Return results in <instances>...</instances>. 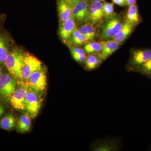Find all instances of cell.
Segmentation results:
<instances>
[{
    "instance_id": "obj_1",
    "label": "cell",
    "mask_w": 151,
    "mask_h": 151,
    "mask_svg": "<svg viewBox=\"0 0 151 151\" xmlns=\"http://www.w3.org/2000/svg\"><path fill=\"white\" fill-rule=\"evenodd\" d=\"M24 52L22 48L14 45L10 50L5 62L6 70L19 83L22 82V69Z\"/></svg>"
},
{
    "instance_id": "obj_2",
    "label": "cell",
    "mask_w": 151,
    "mask_h": 151,
    "mask_svg": "<svg viewBox=\"0 0 151 151\" xmlns=\"http://www.w3.org/2000/svg\"><path fill=\"white\" fill-rule=\"evenodd\" d=\"M124 21L122 14H117L106 19L100 25V36L103 41L113 40L122 27Z\"/></svg>"
},
{
    "instance_id": "obj_3",
    "label": "cell",
    "mask_w": 151,
    "mask_h": 151,
    "mask_svg": "<svg viewBox=\"0 0 151 151\" xmlns=\"http://www.w3.org/2000/svg\"><path fill=\"white\" fill-rule=\"evenodd\" d=\"M42 95L28 86L25 98L24 112L31 118H35L39 113L43 102Z\"/></svg>"
},
{
    "instance_id": "obj_4",
    "label": "cell",
    "mask_w": 151,
    "mask_h": 151,
    "mask_svg": "<svg viewBox=\"0 0 151 151\" xmlns=\"http://www.w3.org/2000/svg\"><path fill=\"white\" fill-rule=\"evenodd\" d=\"M43 67L40 60L33 55L25 52L22 69V82L26 84L34 72Z\"/></svg>"
},
{
    "instance_id": "obj_5",
    "label": "cell",
    "mask_w": 151,
    "mask_h": 151,
    "mask_svg": "<svg viewBox=\"0 0 151 151\" xmlns=\"http://www.w3.org/2000/svg\"><path fill=\"white\" fill-rule=\"evenodd\" d=\"M28 87L43 94L47 86L46 71L43 67L31 74L25 84Z\"/></svg>"
},
{
    "instance_id": "obj_6",
    "label": "cell",
    "mask_w": 151,
    "mask_h": 151,
    "mask_svg": "<svg viewBox=\"0 0 151 151\" xmlns=\"http://www.w3.org/2000/svg\"><path fill=\"white\" fill-rule=\"evenodd\" d=\"M18 86L14 92L8 98L13 108L17 111L24 112V100L28 86L22 82H19Z\"/></svg>"
},
{
    "instance_id": "obj_7",
    "label": "cell",
    "mask_w": 151,
    "mask_h": 151,
    "mask_svg": "<svg viewBox=\"0 0 151 151\" xmlns=\"http://www.w3.org/2000/svg\"><path fill=\"white\" fill-rule=\"evenodd\" d=\"M14 42L9 33L4 29H0V64L5 65V62L10 50Z\"/></svg>"
},
{
    "instance_id": "obj_8",
    "label": "cell",
    "mask_w": 151,
    "mask_h": 151,
    "mask_svg": "<svg viewBox=\"0 0 151 151\" xmlns=\"http://www.w3.org/2000/svg\"><path fill=\"white\" fill-rule=\"evenodd\" d=\"M90 3V0H84L73 6L72 16L76 22L83 24L88 22Z\"/></svg>"
},
{
    "instance_id": "obj_9",
    "label": "cell",
    "mask_w": 151,
    "mask_h": 151,
    "mask_svg": "<svg viewBox=\"0 0 151 151\" xmlns=\"http://www.w3.org/2000/svg\"><path fill=\"white\" fill-rule=\"evenodd\" d=\"M76 28V22L73 16L68 20L60 24V37L65 44L69 45L73 32Z\"/></svg>"
},
{
    "instance_id": "obj_10",
    "label": "cell",
    "mask_w": 151,
    "mask_h": 151,
    "mask_svg": "<svg viewBox=\"0 0 151 151\" xmlns=\"http://www.w3.org/2000/svg\"><path fill=\"white\" fill-rule=\"evenodd\" d=\"M103 3L91 2L89 7L88 23L100 26L101 24L105 20L103 15Z\"/></svg>"
},
{
    "instance_id": "obj_11",
    "label": "cell",
    "mask_w": 151,
    "mask_h": 151,
    "mask_svg": "<svg viewBox=\"0 0 151 151\" xmlns=\"http://www.w3.org/2000/svg\"><path fill=\"white\" fill-rule=\"evenodd\" d=\"M57 6L60 24L64 22L72 17V5L65 0H57Z\"/></svg>"
},
{
    "instance_id": "obj_12",
    "label": "cell",
    "mask_w": 151,
    "mask_h": 151,
    "mask_svg": "<svg viewBox=\"0 0 151 151\" xmlns=\"http://www.w3.org/2000/svg\"><path fill=\"white\" fill-rule=\"evenodd\" d=\"M151 59V50H134L132 53L131 63L132 65H141Z\"/></svg>"
},
{
    "instance_id": "obj_13",
    "label": "cell",
    "mask_w": 151,
    "mask_h": 151,
    "mask_svg": "<svg viewBox=\"0 0 151 151\" xmlns=\"http://www.w3.org/2000/svg\"><path fill=\"white\" fill-rule=\"evenodd\" d=\"M102 49L100 52L103 61L105 60L110 55L119 49V44L113 40L101 42Z\"/></svg>"
},
{
    "instance_id": "obj_14",
    "label": "cell",
    "mask_w": 151,
    "mask_h": 151,
    "mask_svg": "<svg viewBox=\"0 0 151 151\" xmlns=\"http://www.w3.org/2000/svg\"><path fill=\"white\" fill-rule=\"evenodd\" d=\"M100 29L99 26L95 25L87 22L81 25L78 29L89 40L91 41L100 35Z\"/></svg>"
},
{
    "instance_id": "obj_15",
    "label": "cell",
    "mask_w": 151,
    "mask_h": 151,
    "mask_svg": "<svg viewBox=\"0 0 151 151\" xmlns=\"http://www.w3.org/2000/svg\"><path fill=\"white\" fill-rule=\"evenodd\" d=\"M30 118L29 115L26 113L19 115L17 120V132L24 134L29 132L32 127Z\"/></svg>"
},
{
    "instance_id": "obj_16",
    "label": "cell",
    "mask_w": 151,
    "mask_h": 151,
    "mask_svg": "<svg viewBox=\"0 0 151 151\" xmlns=\"http://www.w3.org/2000/svg\"><path fill=\"white\" fill-rule=\"evenodd\" d=\"M135 25H136L130 22L124 21L122 29L113 40L119 44H121L124 42L132 33Z\"/></svg>"
},
{
    "instance_id": "obj_17",
    "label": "cell",
    "mask_w": 151,
    "mask_h": 151,
    "mask_svg": "<svg viewBox=\"0 0 151 151\" xmlns=\"http://www.w3.org/2000/svg\"><path fill=\"white\" fill-rule=\"evenodd\" d=\"M4 84L8 89L10 94H12L14 92L18 84V81L9 72H5L0 76Z\"/></svg>"
},
{
    "instance_id": "obj_18",
    "label": "cell",
    "mask_w": 151,
    "mask_h": 151,
    "mask_svg": "<svg viewBox=\"0 0 151 151\" xmlns=\"http://www.w3.org/2000/svg\"><path fill=\"white\" fill-rule=\"evenodd\" d=\"M17 125L16 119L12 113H8L0 121V128L8 132L14 130Z\"/></svg>"
},
{
    "instance_id": "obj_19",
    "label": "cell",
    "mask_w": 151,
    "mask_h": 151,
    "mask_svg": "<svg viewBox=\"0 0 151 151\" xmlns=\"http://www.w3.org/2000/svg\"><path fill=\"white\" fill-rule=\"evenodd\" d=\"M102 62L100 53L89 54L85 60V67L87 70H92L99 67Z\"/></svg>"
},
{
    "instance_id": "obj_20",
    "label": "cell",
    "mask_w": 151,
    "mask_h": 151,
    "mask_svg": "<svg viewBox=\"0 0 151 151\" xmlns=\"http://www.w3.org/2000/svg\"><path fill=\"white\" fill-rule=\"evenodd\" d=\"M124 20L135 25L137 24L140 22L137 6L136 4L129 6L125 15Z\"/></svg>"
},
{
    "instance_id": "obj_21",
    "label": "cell",
    "mask_w": 151,
    "mask_h": 151,
    "mask_svg": "<svg viewBox=\"0 0 151 151\" xmlns=\"http://www.w3.org/2000/svg\"><path fill=\"white\" fill-rule=\"evenodd\" d=\"M89 41L90 40L81 34L76 28L72 35L70 44L72 45L73 46H78L85 44Z\"/></svg>"
},
{
    "instance_id": "obj_22",
    "label": "cell",
    "mask_w": 151,
    "mask_h": 151,
    "mask_svg": "<svg viewBox=\"0 0 151 151\" xmlns=\"http://www.w3.org/2000/svg\"><path fill=\"white\" fill-rule=\"evenodd\" d=\"M70 52L73 59L81 64L85 63L86 56L84 50L75 46L70 47Z\"/></svg>"
},
{
    "instance_id": "obj_23",
    "label": "cell",
    "mask_w": 151,
    "mask_h": 151,
    "mask_svg": "<svg viewBox=\"0 0 151 151\" xmlns=\"http://www.w3.org/2000/svg\"><path fill=\"white\" fill-rule=\"evenodd\" d=\"M84 49L86 54L88 55L100 53L102 49V45L101 42H89L84 44Z\"/></svg>"
},
{
    "instance_id": "obj_24",
    "label": "cell",
    "mask_w": 151,
    "mask_h": 151,
    "mask_svg": "<svg viewBox=\"0 0 151 151\" xmlns=\"http://www.w3.org/2000/svg\"><path fill=\"white\" fill-rule=\"evenodd\" d=\"M103 11L105 20L114 16L117 14L114 11L113 3L105 2L103 3Z\"/></svg>"
},
{
    "instance_id": "obj_25",
    "label": "cell",
    "mask_w": 151,
    "mask_h": 151,
    "mask_svg": "<svg viewBox=\"0 0 151 151\" xmlns=\"http://www.w3.org/2000/svg\"><path fill=\"white\" fill-rule=\"evenodd\" d=\"M141 68L144 72L146 73L151 72V59L142 65H141Z\"/></svg>"
},
{
    "instance_id": "obj_26",
    "label": "cell",
    "mask_w": 151,
    "mask_h": 151,
    "mask_svg": "<svg viewBox=\"0 0 151 151\" xmlns=\"http://www.w3.org/2000/svg\"><path fill=\"white\" fill-rule=\"evenodd\" d=\"M114 4L120 6H126L127 5V0H112Z\"/></svg>"
},
{
    "instance_id": "obj_27",
    "label": "cell",
    "mask_w": 151,
    "mask_h": 151,
    "mask_svg": "<svg viewBox=\"0 0 151 151\" xmlns=\"http://www.w3.org/2000/svg\"><path fill=\"white\" fill-rule=\"evenodd\" d=\"M6 15L4 14H0V29L3 28V25L5 21Z\"/></svg>"
},
{
    "instance_id": "obj_28",
    "label": "cell",
    "mask_w": 151,
    "mask_h": 151,
    "mask_svg": "<svg viewBox=\"0 0 151 151\" xmlns=\"http://www.w3.org/2000/svg\"><path fill=\"white\" fill-rule=\"evenodd\" d=\"M6 108L2 102L0 101V119L5 113Z\"/></svg>"
},
{
    "instance_id": "obj_29",
    "label": "cell",
    "mask_w": 151,
    "mask_h": 151,
    "mask_svg": "<svg viewBox=\"0 0 151 151\" xmlns=\"http://www.w3.org/2000/svg\"><path fill=\"white\" fill-rule=\"evenodd\" d=\"M127 5L130 6L136 4V0H127Z\"/></svg>"
},
{
    "instance_id": "obj_30",
    "label": "cell",
    "mask_w": 151,
    "mask_h": 151,
    "mask_svg": "<svg viewBox=\"0 0 151 151\" xmlns=\"http://www.w3.org/2000/svg\"><path fill=\"white\" fill-rule=\"evenodd\" d=\"M4 68H6L5 66L0 64V76L4 72Z\"/></svg>"
},
{
    "instance_id": "obj_31",
    "label": "cell",
    "mask_w": 151,
    "mask_h": 151,
    "mask_svg": "<svg viewBox=\"0 0 151 151\" xmlns=\"http://www.w3.org/2000/svg\"><path fill=\"white\" fill-rule=\"evenodd\" d=\"M84 1V0H74L73 1V4H72V6L73 7V6L76 4V3L79 2L81 1Z\"/></svg>"
},
{
    "instance_id": "obj_32",
    "label": "cell",
    "mask_w": 151,
    "mask_h": 151,
    "mask_svg": "<svg viewBox=\"0 0 151 151\" xmlns=\"http://www.w3.org/2000/svg\"><path fill=\"white\" fill-rule=\"evenodd\" d=\"M65 1H67V2L69 3V4H70L72 5V4H73L74 0H65Z\"/></svg>"
},
{
    "instance_id": "obj_33",
    "label": "cell",
    "mask_w": 151,
    "mask_h": 151,
    "mask_svg": "<svg viewBox=\"0 0 151 151\" xmlns=\"http://www.w3.org/2000/svg\"><path fill=\"white\" fill-rule=\"evenodd\" d=\"M105 0H90V1H97V2H102L104 1Z\"/></svg>"
}]
</instances>
